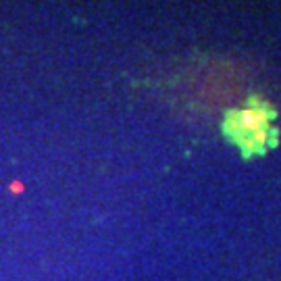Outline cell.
Returning a JSON list of instances; mask_svg holds the SVG:
<instances>
[{
	"mask_svg": "<svg viewBox=\"0 0 281 281\" xmlns=\"http://www.w3.org/2000/svg\"><path fill=\"white\" fill-rule=\"evenodd\" d=\"M273 117L275 113L269 111V107H265V104L231 111L225 121V132L231 138V142L244 148L246 154H259V152L267 150V142L273 140Z\"/></svg>",
	"mask_w": 281,
	"mask_h": 281,
	"instance_id": "obj_1",
	"label": "cell"
}]
</instances>
